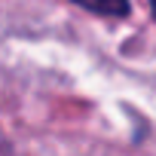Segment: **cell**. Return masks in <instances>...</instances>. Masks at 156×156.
<instances>
[{"instance_id":"obj_1","label":"cell","mask_w":156,"mask_h":156,"mask_svg":"<svg viewBox=\"0 0 156 156\" xmlns=\"http://www.w3.org/2000/svg\"><path fill=\"white\" fill-rule=\"evenodd\" d=\"M70 3L83 6V9H89L95 16H104V19H126L132 12L129 0H70Z\"/></svg>"},{"instance_id":"obj_2","label":"cell","mask_w":156,"mask_h":156,"mask_svg":"<svg viewBox=\"0 0 156 156\" xmlns=\"http://www.w3.org/2000/svg\"><path fill=\"white\" fill-rule=\"evenodd\" d=\"M147 3H150V9H153V19H156V0H147Z\"/></svg>"}]
</instances>
